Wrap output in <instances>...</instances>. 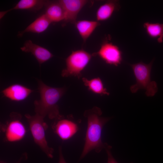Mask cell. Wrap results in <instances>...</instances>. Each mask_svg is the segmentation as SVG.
<instances>
[{"instance_id": "obj_1", "label": "cell", "mask_w": 163, "mask_h": 163, "mask_svg": "<svg viewBox=\"0 0 163 163\" xmlns=\"http://www.w3.org/2000/svg\"><path fill=\"white\" fill-rule=\"evenodd\" d=\"M102 114L101 109L96 106L85 110L84 113V115L87 120V127L85 143L80 160L91 151L94 150L99 153L109 145L102 142L101 133L103 126L111 118L102 117Z\"/></svg>"}, {"instance_id": "obj_2", "label": "cell", "mask_w": 163, "mask_h": 163, "mask_svg": "<svg viewBox=\"0 0 163 163\" xmlns=\"http://www.w3.org/2000/svg\"><path fill=\"white\" fill-rule=\"evenodd\" d=\"M38 83L40 98L34 102L36 114L44 118L46 117L57 120L63 118L57 103L65 93V88L49 86L40 80Z\"/></svg>"}, {"instance_id": "obj_3", "label": "cell", "mask_w": 163, "mask_h": 163, "mask_svg": "<svg viewBox=\"0 0 163 163\" xmlns=\"http://www.w3.org/2000/svg\"><path fill=\"white\" fill-rule=\"evenodd\" d=\"M153 61L149 64H145L142 62L130 64L136 79V82L130 87L132 93L136 92L140 89L145 91L147 96H154L157 91V83L151 79V72Z\"/></svg>"}, {"instance_id": "obj_4", "label": "cell", "mask_w": 163, "mask_h": 163, "mask_svg": "<svg viewBox=\"0 0 163 163\" xmlns=\"http://www.w3.org/2000/svg\"><path fill=\"white\" fill-rule=\"evenodd\" d=\"M25 117L34 142L48 157L52 158L54 150L48 145L46 139L45 131L48 126L44 121V118L37 114L33 115L26 114Z\"/></svg>"}, {"instance_id": "obj_5", "label": "cell", "mask_w": 163, "mask_h": 163, "mask_svg": "<svg viewBox=\"0 0 163 163\" xmlns=\"http://www.w3.org/2000/svg\"><path fill=\"white\" fill-rule=\"evenodd\" d=\"M92 54L84 50L72 51L66 59V67L62 71L64 77L74 76L79 79L82 72L90 61Z\"/></svg>"}, {"instance_id": "obj_6", "label": "cell", "mask_w": 163, "mask_h": 163, "mask_svg": "<svg viewBox=\"0 0 163 163\" xmlns=\"http://www.w3.org/2000/svg\"><path fill=\"white\" fill-rule=\"evenodd\" d=\"M92 55L98 56L107 64L117 66L122 61V52L119 47L108 40L104 41L98 51Z\"/></svg>"}, {"instance_id": "obj_7", "label": "cell", "mask_w": 163, "mask_h": 163, "mask_svg": "<svg viewBox=\"0 0 163 163\" xmlns=\"http://www.w3.org/2000/svg\"><path fill=\"white\" fill-rule=\"evenodd\" d=\"M20 115L18 114L11 115L12 119L8 123L5 131L6 140L10 142L19 141L24 137L26 128L19 119Z\"/></svg>"}, {"instance_id": "obj_8", "label": "cell", "mask_w": 163, "mask_h": 163, "mask_svg": "<svg viewBox=\"0 0 163 163\" xmlns=\"http://www.w3.org/2000/svg\"><path fill=\"white\" fill-rule=\"evenodd\" d=\"M65 13L64 21L65 23L75 24L78 15L82 8L88 2L86 0H59Z\"/></svg>"}, {"instance_id": "obj_9", "label": "cell", "mask_w": 163, "mask_h": 163, "mask_svg": "<svg viewBox=\"0 0 163 163\" xmlns=\"http://www.w3.org/2000/svg\"><path fill=\"white\" fill-rule=\"evenodd\" d=\"M20 49L23 52L31 53L40 65L54 56L48 49L34 43L30 40H26Z\"/></svg>"}, {"instance_id": "obj_10", "label": "cell", "mask_w": 163, "mask_h": 163, "mask_svg": "<svg viewBox=\"0 0 163 163\" xmlns=\"http://www.w3.org/2000/svg\"><path fill=\"white\" fill-rule=\"evenodd\" d=\"M58 120L55 126V132L62 140L69 139L77 132L78 126L73 121L63 118Z\"/></svg>"}, {"instance_id": "obj_11", "label": "cell", "mask_w": 163, "mask_h": 163, "mask_svg": "<svg viewBox=\"0 0 163 163\" xmlns=\"http://www.w3.org/2000/svg\"><path fill=\"white\" fill-rule=\"evenodd\" d=\"M33 91L19 84L12 85L3 89L2 93L3 96L11 100L20 101L26 99Z\"/></svg>"}, {"instance_id": "obj_12", "label": "cell", "mask_w": 163, "mask_h": 163, "mask_svg": "<svg viewBox=\"0 0 163 163\" xmlns=\"http://www.w3.org/2000/svg\"><path fill=\"white\" fill-rule=\"evenodd\" d=\"M45 6L44 14L51 23L64 21V11L59 0H47Z\"/></svg>"}, {"instance_id": "obj_13", "label": "cell", "mask_w": 163, "mask_h": 163, "mask_svg": "<svg viewBox=\"0 0 163 163\" xmlns=\"http://www.w3.org/2000/svg\"><path fill=\"white\" fill-rule=\"evenodd\" d=\"M47 0H21L16 5L8 10L0 12V18L2 19L7 13L14 10H25L37 11L45 6Z\"/></svg>"}, {"instance_id": "obj_14", "label": "cell", "mask_w": 163, "mask_h": 163, "mask_svg": "<svg viewBox=\"0 0 163 163\" xmlns=\"http://www.w3.org/2000/svg\"><path fill=\"white\" fill-rule=\"evenodd\" d=\"M51 23L45 14H43L37 18L24 30L19 32L18 36L21 37L27 32L42 33L47 30Z\"/></svg>"}, {"instance_id": "obj_15", "label": "cell", "mask_w": 163, "mask_h": 163, "mask_svg": "<svg viewBox=\"0 0 163 163\" xmlns=\"http://www.w3.org/2000/svg\"><path fill=\"white\" fill-rule=\"evenodd\" d=\"M120 8L119 2L110 0L100 5L96 13L97 21H103L109 19L113 13Z\"/></svg>"}, {"instance_id": "obj_16", "label": "cell", "mask_w": 163, "mask_h": 163, "mask_svg": "<svg viewBox=\"0 0 163 163\" xmlns=\"http://www.w3.org/2000/svg\"><path fill=\"white\" fill-rule=\"evenodd\" d=\"M75 24L79 34L85 42L100 23L97 21L81 20L76 21Z\"/></svg>"}, {"instance_id": "obj_17", "label": "cell", "mask_w": 163, "mask_h": 163, "mask_svg": "<svg viewBox=\"0 0 163 163\" xmlns=\"http://www.w3.org/2000/svg\"><path fill=\"white\" fill-rule=\"evenodd\" d=\"M82 79L84 85L87 87L88 90L94 93L101 96L110 94V93L104 87L102 82L99 77L91 80L83 77Z\"/></svg>"}, {"instance_id": "obj_18", "label": "cell", "mask_w": 163, "mask_h": 163, "mask_svg": "<svg viewBox=\"0 0 163 163\" xmlns=\"http://www.w3.org/2000/svg\"><path fill=\"white\" fill-rule=\"evenodd\" d=\"M146 32L150 37L156 39L158 43L163 41V24L145 23L143 25Z\"/></svg>"}, {"instance_id": "obj_19", "label": "cell", "mask_w": 163, "mask_h": 163, "mask_svg": "<svg viewBox=\"0 0 163 163\" xmlns=\"http://www.w3.org/2000/svg\"><path fill=\"white\" fill-rule=\"evenodd\" d=\"M111 148L112 147L109 145L105 149L107 156V163H118L114 159L112 154L111 151Z\"/></svg>"}, {"instance_id": "obj_20", "label": "cell", "mask_w": 163, "mask_h": 163, "mask_svg": "<svg viewBox=\"0 0 163 163\" xmlns=\"http://www.w3.org/2000/svg\"><path fill=\"white\" fill-rule=\"evenodd\" d=\"M59 157L58 163H67L63 155L61 146L59 147Z\"/></svg>"}, {"instance_id": "obj_21", "label": "cell", "mask_w": 163, "mask_h": 163, "mask_svg": "<svg viewBox=\"0 0 163 163\" xmlns=\"http://www.w3.org/2000/svg\"><path fill=\"white\" fill-rule=\"evenodd\" d=\"M0 163H5L3 161H1L0 162Z\"/></svg>"}, {"instance_id": "obj_22", "label": "cell", "mask_w": 163, "mask_h": 163, "mask_svg": "<svg viewBox=\"0 0 163 163\" xmlns=\"http://www.w3.org/2000/svg\"></svg>"}]
</instances>
